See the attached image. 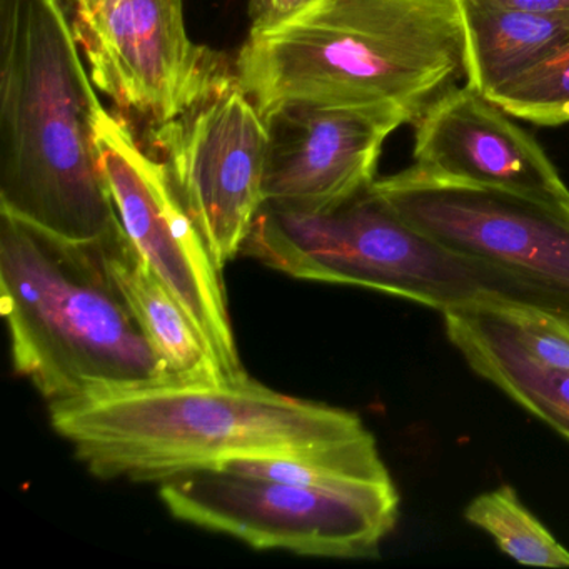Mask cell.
<instances>
[{"instance_id":"7","label":"cell","mask_w":569,"mask_h":569,"mask_svg":"<svg viewBox=\"0 0 569 569\" xmlns=\"http://www.w3.org/2000/svg\"><path fill=\"white\" fill-rule=\"evenodd\" d=\"M94 144L102 179L129 241L184 309L219 376L228 381L246 378L222 268L179 199L164 162L151 158L129 126L104 106L96 119Z\"/></svg>"},{"instance_id":"13","label":"cell","mask_w":569,"mask_h":569,"mask_svg":"<svg viewBox=\"0 0 569 569\" xmlns=\"http://www.w3.org/2000/svg\"><path fill=\"white\" fill-rule=\"evenodd\" d=\"M446 335L469 368L569 439V371L546 368L489 309L445 312Z\"/></svg>"},{"instance_id":"21","label":"cell","mask_w":569,"mask_h":569,"mask_svg":"<svg viewBox=\"0 0 569 569\" xmlns=\"http://www.w3.org/2000/svg\"><path fill=\"white\" fill-rule=\"evenodd\" d=\"M492 8L526 14L558 16L569 14V0H478Z\"/></svg>"},{"instance_id":"10","label":"cell","mask_w":569,"mask_h":569,"mask_svg":"<svg viewBox=\"0 0 569 569\" xmlns=\"http://www.w3.org/2000/svg\"><path fill=\"white\" fill-rule=\"evenodd\" d=\"M176 192L224 269L264 206L268 128L258 108L229 82L194 108L149 128Z\"/></svg>"},{"instance_id":"9","label":"cell","mask_w":569,"mask_h":569,"mask_svg":"<svg viewBox=\"0 0 569 569\" xmlns=\"http://www.w3.org/2000/svg\"><path fill=\"white\" fill-rule=\"evenodd\" d=\"M72 2V28L96 88L149 128L236 79L226 56L191 41L182 0Z\"/></svg>"},{"instance_id":"8","label":"cell","mask_w":569,"mask_h":569,"mask_svg":"<svg viewBox=\"0 0 569 569\" xmlns=\"http://www.w3.org/2000/svg\"><path fill=\"white\" fill-rule=\"evenodd\" d=\"M372 188L412 228L511 276L545 311L569 321V211L416 166Z\"/></svg>"},{"instance_id":"15","label":"cell","mask_w":569,"mask_h":569,"mask_svg":"<svg viewBox=\"0 0 569 569\" xmlns=\"http://www.w3.org/2000/svg\"><path fill=\"white\" fill-rule=\"evenodd\" d=\"M458 2L468 56L466 84L481 94H491L569 44V14H526L478 0Z\"/></svg>"},{"instance_id":"14","label":"cell","mask_w":569,"mask_h":569,"mask_svg":"<svg viewBox=\"0 0 569 569\" xmlns=\"http://www.w3.org/2000/svg\"><path fill=\"white\" fill-rule=\"evenodd\" d=\"M102 261L122 301L176 381L222 379L174 296L142 261L122 226L101 241Z\"/></svg>"},{"instance_id":"4","label":"cell","mask_w":569,"mask_h":569,"mask_svg":"<svg viewBox=\"0 0 569 569\" xmlns=\"http://www.w3.org/2000/svg\"><path fill=\"white\" fill-rule=\"evenodd\" d=\"M0 309L12 365L49 406L176 381L102 261L0 212Z\"/></svg>"},{"instance_id":"12","label":"cell","mask_w":569,"mask_h":569,"mask_svg":"<svg viewBox=\"0 0 569 569\" xmlns=\"http://www.w3.org/2000/svg\"><path fill=\"white\" fill-rule=\"evenodd\" d=\"M508 116L469 84L452 89L415 122L416 168L569 211V188L555 164Z\"/></svg>"},{"instance_id":"2","label":"cell","mask_w":569,"mask_h":569,"mask_svg":"<svg viewBox=\"0 0 569 569\" xmlns=\"http://www.w3.org/2000/svg\"><path fill=\"white\" fill-rule=\"evenodd\" d=\"M236 81L262 119L291 102L389 108L415 124L468 82L458 0H318L249 32Z\"/></svg>"},{"instance_id":"3","label":"cell","mask_w":569,"mask_h":569,"mask_svg":"<svg viewBox=\"0 0 569 569\" xmlns=\"http://www.w3.org/2000/svg\"><path fill=\"white\" fill-rule=\"evenodd\" d=\"M52 428L102 479L166 481L229 459L295 456L368 436L348 409L254 379L169 381L49 406Z\"/></svg>"},{"instance_id":"17","label":"cell","mask_w":569,"mask_h":569,"mask_svg":"<svg viewBox=\"0 0 569 569\" xmlns=\"http://www.w3.org/2000/svg\"><path fill=\"white\" fill-rule=\"evenodd\" d=\"M465 518L488 532L505 555L522 565L569 568L568 549L522 506L509 486L472 499Z\"/></svg>"},{"instance_id":"5","label":"cell","mask_w":569,"mask_h":569,"mask_svg":"<svg viewBox=\"0 0 569 569\" xmlns=\"http://www.w3.org/2000/svg\"><path fill=\"white\" fill-rule=\"evenodd\" d=\"M241 254L291 278L388 292L442 315L496 306L542 309L511 276L412 228L372 184L328 211L262 206Z\"/></svg>"},{"instance_id":"1","label":"cell","mask_w":569,"mask_h":569,"mask_svg":"<svg viewBox=\"0 0 569 569\" xmlns=\"http://www.w3.org/2000/svg\"><path fill=\"white\" fill-rule=\"evenodd\" d=\"M68 0H0V212L72 244L121 226L94 144L101 101Z\"/></svg>"},{"instance_id":"19","label":"cell","mask_w":569,"mask_h":569,"mask_svg":"<svg viewBox=\"0 0 569 569\" xmlns=\"http://www.w3.org/2000/svg\"><path fill=\"white\" fill-rule=\"evenodd\" d=\"M511 329L521 348L546 368L569 371V321L526 306L486 308Z\"/></svg>"},{"instance_id":"18","label":"cell","mask_w":569,"mask_h":569,"mask_svg":"<svg viewBox=\"0 0 569 569\" xmlns=\"http://www.w3.org/2000/svg\"><path fill=\"white\" fill-rule=\"evenodd\" d=\"M486 98L531 124H569V44Z\"/></svg>"},{"instance_id":"20","label":"cell","mask_w":569,"mask_h":569,"mask_svg":"<svg viewBox=\"0 0 569 569\" xmlns=\"http://www.w3.org/2000/svg\"><path fill=\"white\" fill-rule=\"evenodd\" d=\"M318 0H249L251 32L271 31L311 8Z\"/></svg>"},{"instance_id":"11","label":"cell","mask_w":569,"mask_h":569,"mask_svg":"<svg viewBox=\"0 0 569 569\" xmlns=\"http://www.w3.org/2000/svg\"><path fill=\"white\" fill-rule=\"evenodd\" d=\"M264 206L281 211L336 208L376 181L388 136L408 124L389 108L291 102L266 116Z\"/></svg>"},{"instance_id":"16","label":"cell","mask_w":569,"mask_h":569,"mask_svg":"<svg viewBox=\"0 0 569 569\" xmlns=\"http://www.w3.org/2000/svg\"><path fill=\"white\" fill-rule=\"evenodd\" d=\"M214 469L349 495L398 491L371 432L306 455L236 458Z\"/></svg>"},{"instance_id":"6","label":"cell","mask_w":569,"mask_h":569,"mask_svg":"<svg viewBox=\"0 0 569 569\" xmlns=\"http://www.w3.org/2000/svg\"><path fill=\"white\" fill-rule=\"evenodd\" d=\"M159 495L181 521L316 558L378 556L399 515L398 491L349 495L219 469L166 479Z\"/></svg>"}]
</instances>
